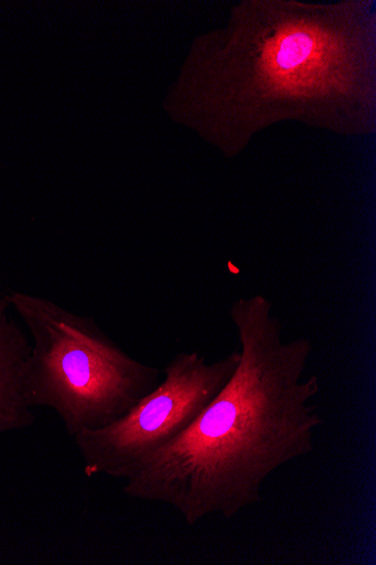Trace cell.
Segmentation results:
<instances>
[{"label": "cell", "instance_id": "cell-1", "mask_svg": "<svg viewBox=\"0 0 376 565\" xmlns=\"http://www.w3.org/2000/svg\"><path fill=\"white\" fill-rule=\"evenodd\" d=\"M240 362L229 383L174 441L126 477L130 498L174 508L189 526L233 520L262 500L266 481L314 451L325 419L314 404L321 384L308 374L313 345L286 340L266 296L234 301Z\"/></svg>", "mask_w": 376, "mask_h": 565}, {"label": "cell", "instance_id": "cell-2", "mask_svg": "<svg viewBox=\"0 0 376 565\" xmlns=\"http://www.w3.org/2000/svg\"><path fill=\"white\" fill-rule=\"evenodd\" d=\"M205 107L226 158L266 127L299 121L342 135L376 129L374 2L246 0L208 40Z\"/></svg>", "mask_w": 376, "mask_h": 565}, {"label": "cell", "instance_id": "cell-3", "mask_svg": "<svg viewBox=\"0 0 376 565\" xmlns=\"http://www.w3.org/2000/svg\"><path fill=\"white\" fill-rule=\"evenodd\" d=\"M31 337L23 387L29 405L56 413L74 438L123 418L160 383L88 317L36 295L9 294Z\"/></svg>", "mask_w": 376, "mask_h": 565}, {"label": "cell", "instance_id": "cell-4", "mask_svg": "<svg viewBox=\"0 0 376 565\" xmlns=\"http://www.w3.org/2000/svg\"><path fill=\"white\" fill-rule=\"evenodd\" d=\"M239 362V350L212 363L195 351L178 353L165 367L164 380L123 418L73 438L85 476L125 480L141 460L174 441L196 420L229 383Z\"/></svg>", "mask_w": 376, "mask_h": 565}, {"label": "cell", "instance_id": "cell-5", "mask_svg": "<svg viewBox=\"0 0 376 565\" xmlns=\"http://www.w3.org/2000/svg\"><path fill=\"white\" fill-rule=\"evenodd\" d=\"M11 311L9 294L0 290V436L30 428L35 423L23 387L31 341Z\"/></svg>", "mask_w": 376, "mask_h": 565}]
</instances>
